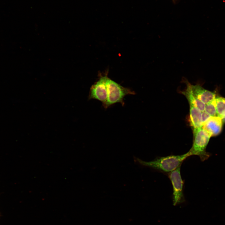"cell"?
I'll list each match as a JSON object with an SVG mask.
<instances>
[{"label": "cell", "mask_w": 225, "mask_h": 225, "mask_svg": "<svg viewBox=\"0 0 225 225\" xmlns=\"http://www.w3.org/2000/svg\"><path fill=\"white\" fill-rule=\"evenodd\" d=\"M190 156L188 152L181 155L158 157L149 162L144 161L137 158H134V160L136 162L143 166L168 174L181 166L183 161Z\"/></svg>", "instance_id": "6da1fadb"}, {"label": "cell", "mask_w": 225, "mask_h": 225, "mask_svg": "<svg viewBox=\"0 0 225 225\" xmlns=\"http://www.w3.org/2000/svg\"><path fill=\"white\" fill-rule=\"evenodd\" d=\"M193 131L192 145L188 152L190 156H198L202 161H204L211 155L206 151V148L211 136L202 127L194 128Z\"/></svg>", "instance_id": "7a4b0ae2"}, {"label": "cell", "mask_w": 225, "mask_h": 225, "mask_svg": "<svg viewBox=\"0 0 225 225\" xmlns=\"http://www.w3.org/2000/svg\"><path fill=\"white\" fill-rule=\"evenodd\" d=\"M108 98L106 102L103 105L105 108L117 103L124 104V98L128 95H134L135 92L130 89L124 87L108 77L106 81Z\"/></svg>", "instance_id": "3957f363"}, {"label": "cell", "mask_w": 225, "mask_h": 225, "mask_svg": "<svg viewBox=\"0 0 225 225\" xmlns=\"http://www.w3.org/2000/svg\"><path fill=\"white\" fill-rule=\"evenodd\" d=\"M181 166L168 174L173 188L172 202L174 206L185 201L183 193L184 182L182 178L180 172Z\"/></svg>", "instance_id": "277c9868"}, {"label": "cell", "mask_w": 225, "mask_h": 225, "mask_svg": "<svg viewBox=\"0 0 225 225\" xmlns=\"http://www.w3.org/2000/svg\"><path fill=\"white\" fill-rule=\"evenodd\" d=\"M107 75L101 76L98 80L91 87L88 99H96L101 101L103 105L106 102L108 93L106 86Z\"/></svg>", "instance_id": "5b68a950"}, {"label": "cell", "mask_w": 225, "mask_h": 225, "mask_svg": "<svg viewBox=\"0 0 225 225\" xmlns=\"http://www.w3.org/2000/svg\"><path fill=\"white\" fill-rule=\"evenodd\" d=\"M223 122L222 119L217 117H211L205 122L202 128L212 136L219 134L222 128Z\"/></svg>", "instance_id": "8992f818"}, {"label": "cell", "mask_w": 225, "mask_h": 225, "mask_svg": "<svg viewBox=\"0 0 225 225\" xmlns=\"http://www.w3.org/2000/svg\"><path fill=\"white\" fill-rule=\"evenodd\" d=\"M190 87L195 96L205 104L212 101L216 97L215 93L206 90L200 85L190 84Z\"/></svg>", "instance_id": "52a82bcc"}, {"label": "cell", "mask_w": 225, "mask_h": 225, "mask_svg": "<svg viewBox=\"0 0 225 225\" xmlns=\"http://www.w3.org/2000/svg\"><path fill=\"white\" fill-rule=\"evenodd\" d=\"M187 89L181 93L187 98L190 105L194 106L198 108L202 112L204 111L206 104L198 99L192 91L190 84L188 83Z\"/></svg>", "instance_id": "ba28073f"}, {"label": "cell", "mask_w": 225, "mask_h": 225, "mask_svg": "<svg viewBox=\"0 0 225 225\" xmlns=\"http://www.w3.org/2000/svg\"><path fill=\"white\" fill-rule=\"evenodd\" d=\"M189 113L190 122L193 129L202 127V112L196 107L190 105Z\"/></svg>", "instance_id": "9c48e42d"}, {"label": "cell", "mask_w": 225, "mask_h": 225, "mask_svg": "<svg viewBox=\"0 0 225 225\" xmlns=\"http://www.w3.org/2000/svg\"><path fill=\"white\" fill-rule=\"evenodd\" d=\"M215 101L218 116L222 119L225 117V98L216 97Z\"/></svg>", "instance_id": "30bf717a"}, {"label": "cell", "mask_w": 225, "mask_h": 225, "mask_svg": "<svg viewBox=\"0 0 225 225\" xmlns=\"http://www.w3.org/2000/svg\"><path fill=\"white\" fill-rule=\"evenodd\" d=\"M212 117H217L215 98L211 102L206 104L205 111Z\"/></svg>", "instance_id": "8fae6325"}, {"label": "cell", "mask_w": 225, "mask_h": 225, "mask_svg": "<svg viewBox=\"0 0 225 225\" xmlns=\"http://www.w3.org/2000/svg\"><path fill=\"white\" fill-rule=\"evenodd\" d=\"M202 125L206 122L208 120H209L211 117V116L208 114L205 111L202 112Z\"/></svg>", "instance_id": "7c38bea8"}, {"label": "cell", "mask_w": 225, "mask_h": 225, "mask_svg": "<svg viewBox=\"0 0 225 225\" xmlns=\"http://www.w3.org/2000/svg\"><path fill=\"white\" fill-rule=\"evenodd\" d=\"M222 120L223 123V122L225 123V117H223V118H222Z\"/></svg>", "instance_id": "4fadbf2b"}]
</instances>
